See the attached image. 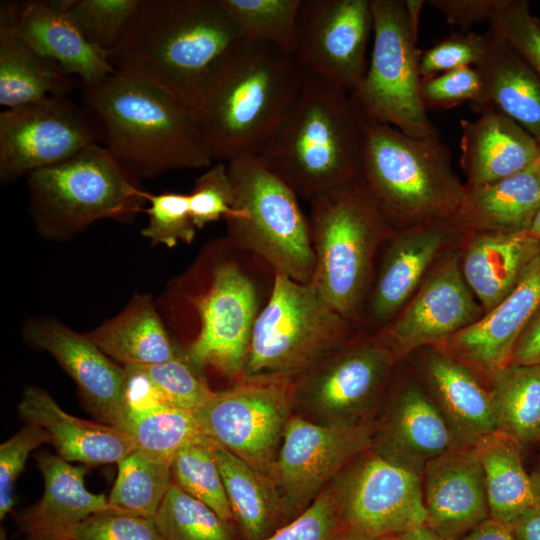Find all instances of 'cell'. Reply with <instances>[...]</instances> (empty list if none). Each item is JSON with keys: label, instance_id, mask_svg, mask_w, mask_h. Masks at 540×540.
Instances as JSON below:
<instances>
[{"label": "cell", "instance_id": "6da1fadb", "mask_svg": "<svg viewBox=\"0 0 540 540\" xmlns=\"http://www.w3.org/2000/svg\"><path fill=\"white\" fill-rule=\"evenodd\" d=\"M241 40L220 0H141L109 61L195 110L209 75Z\"/></svg>", "mask_w": 540, "mask_h": 540}, {"label": "cell", "instance_id": "7a4b0ae2", "mask_svg": "<svg viewBox=\"0 0 540 540\" xmlns=\"http://www.w3.org/2000/svg\"><path fill=\"white\" fill-rule=\"evenodd\" d=\"M306 73L292 55L242 39L215 66L195 108L213 160L258 156L300 92Z\"/></svg>", "mask_w": 540, "mask_h": 540}, {"label": "cell", "instance_id": "3957f363", "mask_svg": "<svg viewBox=\"0 0 540 540\" xmlns=\"http://www.w3.org/2000/svg\"><path fill=\"white\" fill-rule=\"evenodd\" d=\"M84 101L104 147L138 179L214 162L195 110L148 81L116 71L84 87Z\"/></svg>", "mask_w": 540, "mask_h": 540}, {"label": "cell", "instance_id": "277c9868", "mask_svg": "<svg viewBox=\"0 0 540 540\" xmlns=\"http://www.w3.org/2000/svg\"><path fill=\"white\" fill-rule=\"evenodd\" d=\"M362 116L350 94L307 74L258 158L299 198L315 197L360 177Z\"/></svg>", "mask_w": 540, "mask_h": 540}, {"label": "cell", "instance_id": "5b68a950", "mask_svg": "<svg viewBox=\"0 0 540 540\" xmlns=\"http://www.w3.org/2000/svg\"><path fill=\"white\" fill-rule=\"evenodd\" d=\"M360 177L394 230L451 219L464 194L440 135L410 136L362 117Z\"/></svg>", "mask_w": 540, "mask_h": 540}, {"label": "cell", "instance_id": "8992f818", "mask_svg": "<svg viewBox=\"0 0 540 540\" xmlns=\"http://www.w3.org/2000/svg\"><path fill=\"white\" fill-rule=\"evenodd\" d=\"M315 269L311 284L343 318L359 326L380 244L394 232L358 177L310 202Z\"/></svg>", "mask_w": 540, "mask_h": 540}, {"label": "cell", "instance_id": "52a82bcc", "mask_svg": "<svg viewBox=\"0 0 540 540\" xmlns=\"http://www.w3.org/2000/svg\"><path fill=\"white\" fill-rule=\"evenodd\" d=\"M226 163L235 193L233 215L226 219L228 239L273 273L311 283L315 256L298 195L257 156Z\"/></svg>", "mask_w": 540, "mask_h": 540}, {"label": "cell", "instance_id": "ba28073f", "mask_svg": "<svg viewBox=\"0 0 540 540\" xmlns=\"http://www.w3.org/2000/svg\"><path fill=\"white\" fill-rule=\"evenodd\" d=\"M26 177L34 220L54 236L100 219L131 221L147 201L139 179L98 143Z\"/></svg>", "mask_w": 540, "mask_h": 540}, {"label": "cell", "instance_id": "9c48e42d", "mask_svg": "<svg viewBox=\"0 0 540 540\" xmlns=\"http://www.w3.org/2000/svg\"><path fill=\"white\" fill-rule=\"evenodd\" d=\"M311 283L274 272L271 289L253 326L244 375L296 378L336 351L357 332Z\"/></svg>", "mask_w": 540, "mask_h": 540}, {"label": "cell", "instance_id": "30bf717a", "mask_svg": "<svg viewBox=\"0 0 540 540\" xmlns=\"http://www.w3.org/2000/svg\"><path fill=\"white\" fill-rule=\"evenodd\" d=\"M373 47L367 71L350 97L365 119L414 137L440 135L421 95L420 51L404 0H371Z\"/></svg>", "mask_w": 540, "mask_h": 540}, {"label": "cell", "instance_id": "8fae6325", "mask_svg": "<svg viewBox=\"0 0 540 540\" xmlns=\"http://www.w3.org/2000/svg\"><path fill=\"white\" fill-rule=\"evenodd\" d=\"M398 358L381 333L357 332L294 379V413L334 427L372 421Z\"/></svg>", "mask_w": 540, "mask_h": 540}, {"label": "cell", "instance_id": "7c38bea8", "mask_svg": "<svg viewBox=\"0 0 540 540\" xmlns=\"http://www.w3.org/2000/svg\"><path fill=\"white\" fill-rule=\"evenodd\" d=\"M294 413V378L244 375L215 391L196 412L200 432L274 481L275 465Z\"/></svg>", "mask_w": 540, "mask_h": 540}, {"label": "cell", "instance_id": "4fadbf2b", "mask_svg": "<svg viewBox=\"0 0 540 540\" xmlns=\"http://www.w3.org/2000/svg\"><path fill=\"white\" fill-rule=\"evenodd\" d=\"M374 433L375 420L334 427L291 416L274 471L286 522L302 513L348 465L371 449Z\"/></svg>", "mask_w": 540, "mask_h": 540}, {"label": "cell", "instance_id": "5bb4252c", "mask_svg": "<svg viewBox=\"0 0 540 540\" xmlns=\"http://www.w3.org/2000/svg\"><path fill=\"white\" fill-rule=\"evenodd\" d=\"M332 483L345 531L384 539L426 524L421 476L371 449Z\"/></svg>", "mask_w": 540, "mask_h": 540}, {"label": "cell", "instance_id": "9a60e30c", "mask_svg": "<svg viewBox=\"0 0 540 540\" xmlns=\"http://www.w3.org/2000/svg\"><path fill=\"white\" fill-rule=\"evenodd\" d=\"M101 141L96 120L65 96L4 109L0 113V178L23 175L63 162Z\"/></svg>", "mask_w": 540, "mask_h": 540}, {"label": "cell", "instance_id": "2e32d148", "mask_svg": "<svg viewBox=\"0 0 540 540\" xmlns=\"http://www.w3.org/2000/svg\"><path fill=\"white\" fill-rule=\"evenodd\" d=\"M257 285L239 262L222 260L195 301L199 331L184 355L195 369L212 367L235 381L244 376L255 320L261 310Z\"/></svg>", "mask_w": 540, "mask_h": 540}, {"label": "cell", "instance_id": "e0dca14e", "mask_svg": "<svg viewBox=\"0 0 540 540\" xmlns=\"http://www.w3.org/2000/svg\"><path fill=\"white\" fill-rule=\"evenodd\" d=\"M371 0H302L293 57L310 75L350 94L365 77Z\"/></svg>", "mask_w": 540, "mask_h": 540}, {"label": "cell", "instance_id": "ac0fdd59", "mask_svg": "<svg viewBox=\"0 0 540 540\" xmlns=\"http://www.w3.org/2000/svg\"><path fill=\"white\" fill-rule=\"evenodd\" d=\"M461 270L459 256L443 260L414 298L380 333L399 357L416 349L440 346L482 317Z\"/></svg>", "mask_w": 540, "mask_h": 540}, {"label": "cell", "instance_id": "d6986e66", "mask_svg": "<svg viewBox=\"0 0 540 540\" xmlns=\"http://www.w3.org/2000/svg\"><path fill=\"white\" fill-rule=\"evenodd\" d=\"M24 336L56 359L96 416L119 427L126 408L124 368L115 365L86 334L56 320H30Z\"/></svg>", "mask_w": 540, "mask_h": 540}, {"label": "cell", "instance_id": "ffe728a7", "mask_svg": "<svg viewBox=\"0 0 540 540\" xmlns=\"http://www.w3.org/2000/svg\"><path fill=\"white\" fill-rule=\"evenodd\" d=\"M426 525L445 540H458L490 518L481 463L473 446L457 445L430 461L422 473Z\"/></svg>", "mask_w": 540, "mask_h": 540}, {"label": "cell", "instance_id": "44dd1931", "mask_svg": "<svg viewBox=\"0 0 540 540\" xmlns=\"http://www.w3.org/2000/svg\"><path fill=\"white\" fill-rule=\"evenodd\" d=\"M456 227L449 220L394 230L361 315L384 330L397 316Z\"/></svg>", "mask_w": 540, "mask_h": 540}, {"label": "cell", "instance_id": "7402d4cb", "mask_svg": "<svg viewBox=\"0 0 540 540\" xmlns=\"http://www.w3.org/2000/svg\"><path fill=\"white\" fill-rule=\"evenodd\" d=\"M457 445L430 395L406 384L394 394L379 422L375 421L371 450L422 476L430 461Z\"/></svg>", "mask_w": 540, "mask_h": 540}, {"label": "cell", "instance_id": "603a6c76", "mask_svg": "<svg viewBox=\"0 0 540 540\" xmlns=\"http://www.w3.org/2000/svg\"><path fill=\"white\" fill-rule=\"evenodd\" d=\"M539 307L540 254L511 293L439 348L491 378L511 363L515 345Z\"/></svg>", "mask_w": 540, "mask_h": 540}, {"label": "cell", "instance_id": "cb8c5ba5", "mask_svg": "<svg viewBox=\"0 0 540 540\" xmlns=\"http://www.w3.org/2000/svg\"><path fill=\"white\" fill-rule=\"evenodd\" d=\"M13 22L19 37L37 54L56 63L68 76L93 87L116 73L109 54L90 44L62 0L13 1Z\"/></svg>", "mask_w": 540, "mask_h": 540}, {"label": "cell", "instance_id": "d4e9b609", "mask_svg": "<svg viewBox=\"0 0 540 540\" xmlns=\"http://www.w3.org/2000/svg\"><path fill=\"white\" fill-rule=\"evenodd\" d=\"M44 479L41 499L17 518L22 540H62L63 535L88 517L115 512L104 494L85 487L87 468L77 466L49 452L35 455Z\"/></svg>", "mask_w": 540, "mask_h": 540}, {"label": "cell", "instance_id": "484cf974", "mask_svg": "<svg viewBox=\"0 0 540 540\" xmlns=\"http://www.w3.org/2000/svg\"><path fill=\"white\" fill-rule=\"evenodd\" d=\"M474 120L461 119L460 167L467 186L517 174L540 157V145L524 128L492 104Z\"/></svg>", "mask_w": 540, "mask_h": 540}, {"label": "cell", "instance_id": "4316f807", "mask_svg": "<svg viewBox=\"0 0 540 540\" xmlns=\"http://www.w3.org/2000/svg\"><path fill=\"white\" fill-rule=\"evenodd\" d=\"M18 413L26 424L45 430L58 456L69 463L117 464L136 449L121 429L66 413L45 390L36 386L23 392Z\"/></svg>", "mask_w": 540, "mask_h": 540}, {"label": "cell", "instance_id": "83f0119b", "mask_svg": "<svg viewBox=\"0 0 540 540\" xmlns=\"http://www.w3.org/2000/svg\"><path fill=\"white\" fill-rule=\"evenodd\" d=\"M422 369L429 395L458 445L473 446L497 431L491 391L471 368L435 348L424 357Z\"/></svg>", "mask_w": 540, "mask_h": 540}, {"label": "cell", "instance_id": "f1b7e54d", "mask_svg": "<svg viewBox=\"0 0 540 540\" xmlns=\"http://www.w3.org/2000/svg\"><path fill=\"white\" fill-rule=\"evenodd\" d=\"M538 160V159H537ZM540 207L537 161L504 179L464 186L461 202L450 221L458 230L516 233L529 230Z\"/></svg>", "mask_w": 540, "mask_h": 540}, {"label": "cell", "instance_id": "f546056e", "mask_svg": "<svg viewBox=\"0 0 540 540\" xmlns=\"http://www.w3.org/2000/svg\"><path fill=\"white\" fill-rule=\"evenodd\" d=\"M540 254V240L527 231L475 232L465 251L463 277L485 312L518 285Z\"/></svg>", "mask_w": 540, "mask_h": 540}, {"label": "cell", "instance_id": "4dcf8cb0", "mask_svg": "<svg viewBox=\"0 0 540 540\" xmlns=\"http://www.w3.org/2000/svg\"><path fill=\"white\" fill-rule=\"evenodd\" d=\"M485 56L475 66L483 81L477 113L492 104L524 128L540 145V78L489 26Z\"/></svg>", "mask_w": 540, "mask_h": 540}, {"label": "cell", "instance_id": "1f68e13d", "mask_svg": "<svg viewBox=\"0 0 540 540\" xmlns=\"http://www.w3.org/2000/svg\"><path fill=\"white\" fill-rule=\"evenodd\" d=\"M71 87L70 76L19 37L13 22V1H1L0 104L7 109L65 96Z\"/></svg>", "mask_w": 540, "mask_h": 540}, {"label": "cell", "instance_id": "d6a6232c", "mask_svg": "<svg viewBox=\"0 0 540 540\" xmlns=\"http://www.w3.org/2000/svg\"><path fill=\"white\" fill-rule=\"evenodd\" d=\"M86 335L124 367L181 357L148 295H136L121 313Z\"/></svg>", "mask_w": 540, "mask_h": 540}, {"label": "cell", "instance_id": "836d02e7", "mask_svg": "<svg viewBox=\"0 0 540 540\" xmlns=\"http://www.w3.org/2000/svg\"><path fill=\"white\" fill-rule=\"evenodd\" d=\"M211 445L244 540H264L286 524L275 482L217 442Z\"/></svg>", "mask_w": 540, "mask_h": 540}, {"label": "cell", "instance_id": "e575fe53", "mask_svg": "<svg viewBox=\"0 0 540 540\" xmlns=\"http://www.w3.org/2000/svg\"><path fill=\"white\" fill-rule=\"evenodd\" d=\"M481 463L490 518L511 527L538 504L531 475L524 468L521 446L495 431L473 445Z\"/></svg>", "mask_w": 540, "mask_h": 540}, {"label": "cell", "instance_id": "d590c367", "mask_svg": "<svg viewBox=\"0 0 540 540\" xmlns=\"http://www.w3.org/2000/svg\"><path fill=\"white\" fill-rule=\"evenodd\" d=\"M490 389L497 431L521 447L540 437V364L510 363L496 371Z\"/></svg>", "mask_w": 540, "mask_h": 540}, {"label": "cell", "instance_id": "8d00e7d4", "mask_svg": "<svg viewBox=\"0 0 540 540\" xmlns=\"http://www.w3.org/2000/svg\"><path fill=\"white\" fill-rule=\"evenodd\" d=\"M147 456L171 463L186 443L203 435L194 413L160 404L148 397L128 400L118 427Z\"/></svg>", "mask_w": 540, "mask_h": 540}, {"label": "cell", "instance_id": "74e56055", "mask_svg": "<svg viewBox=\"0 0 540 540\" xmlns=\"http://www.w3.org/2000/svg\"><path fill=\"white\" fill-rule=\"evenodd\" d=\"M108 502L116 513L154 519L172 482L171 463L135 449L117 463Z\"/></svg>", "mask_w": 540, "mask_h": 540}, {"label": "cell", "instance_id": "f35d334b", "mask_svg": "<svg viewBox=\"0 0 540 540\" xmlns=\"http://www.w3.org/2000/svg\"><path fill=\"white\" fill-rule=\"evenodd\" d=\"M242 39L292 55L302 0H220Z\"/></svg>", "mask_w": 540, "mask_h": 540}, {"label": "cell", "instance_id": "ab89813d", "mask_svg": "<svg viewBox=\"0 0 540 540\" xmlns=\"http://www.w3.org/2000/svg\"><path fill=\"white\" fill-rule=\"evenodd\" d=\"M171 474L172 482L184 492L224 520L235 522L209 438L200 435L183 445L171 461Z\"/></svg>", "mask_w": 540, "mask_h": 540}, {"label": "cell", "instance_id": "60d3db41", "mask_svg": "<svg viewBox=\"0 0 540 540\" xmlns=\"http://www.w3.org/2000/svg\"><path fill=\"white\" fill-rule=\"evenodd\" d=\"M163 540H237L233 523L172 483L155 517Z\"/></svg>", "mask_w": 540, "mask_h": 540}, {"label": "cell", "instance_id": "b9f144b4", "mask_svg": "<svg viewBox=\"0 0 540 540\" xmlns=\"http://www.w3.org/2000/svg\"><path fill=\"white\" fill-rule=\"evenodd\" d=\"M133 367L144 376L153 397L168 407L195 414L207 405L215 392L184 356Z\"/></svg>", "mask_w": 540, "mask_h": 540}, {"label": "cell", "instance_id": "7bdbcfd3", "mask_svg": "<svg viewBox=\"0 0 540 540\" xmlns=\"http://www.w3.org/2000/svg\"><path fill=\"white\" fill-rule=\"evenodd\" d=\"M85 39L111 53L124 36L141 0H62Z\"/></svg>", "mask_w": 540, "mask_h": 540}, {"label": "cell", "instance_id": "ee69618b", "mask_svg": "<svg viewBox=\"0 0 540 540\" xmlns=\"http://www.w3.org/2000/svg\"><path fill=\"white\" fill-rule=\"evenodd\" d=\"M146 199L150 207L147 209L148 224L141 232L144 237L153 244L167 247L193 241L197 228L191 218L188 194L147 193Z\"/></svg>", "mask_w": 540, "mask_h": 540}, {"label": "cell", "instance_id": "f6af8a7d", "mask_svg": "<svg viewBox=\"0 0 540 540\" xmlns=\"http://www.w3.org/2000/svg\"><path fill=\"white\" fill-rule=\"evenodd\" d=\"M339 501L331 482L298 516L264 540H341Z\"/></svg>", "mask_w": 540, "mask_h": 540}, {"label": "cell", "instance_id": "bcb514c9", "mask_svg": "<svg viewBox=\"0 0 540 540\" xmlns=\"http://www.w3.org/2000/svg\"><path fill=\"white\" fill-rule=\"evenodd\" d=\"M489 26L540 78V20L526 0H502Z\"/></svg>", "mask_w": 540, "mask_h": 540}, {"label": "cell", "instance_id": "7dc6e473", "mask_svg": "<svg viewBox=\"0 0 540 540\" xmlns=\"http://www.w3.org/2000/svg\"><path fill=\"white\" fill-rule=\"evenodd\" d=\"M192 221L197 230L233 215L235 193L226 162L212 164L188 194Z\"/></svg>", "mask_w": 540, "mask_h": 540}, {"label": "cell", "instance_id": "c3c4849f", "mask_svg": "<svg viewBox=\"0 0 540 540\" xmlns=\"http://www.w3.org/2000/svg\"><path fill=\"white\" fill-rule=\"evenodd\" d=\"M420 95L428 110H447L470 103L477 111L483 99V81L476 67H463L422 78Z\"/></svg>", "mask_w": 540, "mask_h": 540}, {"label": "cell", "instance_id": "681fc988", "mask_svg": "<svg viewBox=\"0 0 540 540\" xmlns=\"http://www.w3.org/2000/svg\"><path fill=\"white\" fill-rule=\"evenodd\" d=\"M487 43L486 33L473 31H458L444 37L420 53L421 78L477 66L485 56Z\"/></svg>", "mask_w": 540, "mask_h": 540}, {"label": "cell", "instance_id": "f907efd6", "mask_svg": "<svg viewBox=\"0 0 540 540\" xmlns=\"http://www.w3.org/2000/svg\"><path fill=\"white\" fill-rule=\"evenodd\" d=\"M62 540H163L154 519L114 512L94 514L67 531Z\"/></svg>", "mask_w": 540, "mask_h": 540}, {"label": "cell", "instance_id": "816d5d0a", "mask_svg": "<svg viewBox=\"0 0 540 540\" xmlns=\"http://www.w3.org/2000/svg\"><path fill=\"white\" fill-rule=\"evenodd\" d=\"M44 443H50L45 430L26 424L0 446V519L14 506V483L23 471L30 452Z\"/></svg>", "mask_w": 540, "mask_h": 540}, {"label": "cell", "instance_id": "f5cc1de1", "mask_svg": "<svg viewBox=\"0 0 540 540\" xmlns=\"http://www.w3.org/2000/svg\"><path fill=\"white\" fill-rule=\"evenodd\" d=\"M427 3L436 9L453 26L461 31H470V27L483 22H491L495 17L502 0H428Z\"/></svg>", "mask_w": 540, "mask_h": 540}, {"label": "cell", "instance_id": "db71d44e", "mask_svg": "<svg viewBox=\"0 0 540 540\" xmlns=\"http://www.w3.org/2000/svg\"><path fill=\"white\" fill-rule=\"evenodd\" d=\"M511 363L540 364V307L520 335L512 354Z\"/></svg>", "mask_w": 540, "mask_h": 540}, {"label": "cell", "instance_id": "11a10c76", "mask_svg": "<svg viewBox=\"0 0 540 540\" xmlns=\"http://www.w3.org/2000/svg\"><path fill=\"white\" fill-rule=\"evenodd\" d=\"M510 528L515 540H540V504L525 511Z\"/></svg>", "mask_w": 540, "mask_h": 540}, {"label": "cell", "instance_id": "9f6ffc18", "mask_svg": "<svg viewBox=\"0 0 540 540\" xmlns=\"http://www.w3.org/2000/svg\"><path fill=\"white\" fill-rule=\"evenodd\" d=\"M458 540H515L511 528L488 518Z\"/></svg>", "mask_w": 540, "mask_h": 540}, {"label": "cell", "instance_id": "6f0895ef", "mask_svg": "<svg viewBox=\"0 0 540 540\" xmlns=\"http://www.w3.org/2000/svg\"><path fill=\"white\" fill-rule=\"evenodd\" d=\"M382 540H445L426 524Z\"/></svg>", "mask_w": 540, "mask_h": 540}, {"label": "cell", "instance_id": "680465c9", "mask_svg": "<svg viewBox=\"0 0 540 540\" xmlns=\"http://www.w3.org/2000/svg\"><path fill=\"white\" fill-rule=\"evenodd\" d=\"M406 14L412 32L418 37L421 11L425 5L424 0H404Z\"/></svg>", "mask_w": 540, "mask_h": 540}, {"label": "cell", "instance_id": "91938a15", "mask_svg": "<svg viewBox=\"0 0 540 540\" xmlns=\"http://www.w3.org/2000/svg\"><path fill=\"white\" fill-rule=\"evenodd\" d=\"M530 475L538 503L540 504V460L536 469Z\"/></svg>", "mask_w": 540, "mask_h": 540}, {"label": "cell", "instance_id": "94428289", "mask_svg": "<svg viewBox=\"0 0 540 540\" xmlns=\"http://www.w3.org/2000/svg\"><path fill=\"white\" fill-rule=\"evenodd\" d=\"M530 235H532L534 238L540 240V207L533 219V222L528 230Z\"/></svg>", "mask_w": 540, "mask_h": 540}, {"label": "cell", "instance_id": "6125c7cd", "mask_svg": "<svg viewBox=\"0 0 540 540\" xmlns=\"http://www.w3.org/2000/svg\"><path fill=\"white\" fill-rule=\"evenodd\" d=\"M341 540H382V539L370 538V537H366L363 535H359V534L344 530Z\"/></svg>", "mask_w": 540, "mask_h": 540}, {"label": "cell", "instance_id": "be15d7a7", "mask_svg": "<svg viewBox=\"0 0 540 540\" xmlns=\"http://www.w3.org/2000/svg\"><path fill=\"white\" fill-rule=\"evenodd\" d=\"M537 166H538V170H539V178H540V157H539L538 160H537Z\"/></svg>", "mask_w": 540, "mask_h": 540}, {"label": "cell", "instance_id": "e7e4bbea", "mask_svg": "<svg viewBox=\"0 0 540 540\" xmlns=\"http://www.w3.org/2000/svg\"><path fill=\"white\" fill-rule=\"evenodd\" d=\"M539 442H540V437H539Z\"/></svg>", "mask_w": 540, "mask_h": 540}]
</instances>
